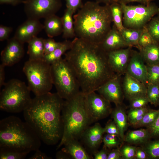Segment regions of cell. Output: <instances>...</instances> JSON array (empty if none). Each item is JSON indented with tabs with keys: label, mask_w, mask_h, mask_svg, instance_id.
Returning a JSON list of instances; mask_svg holds the SVG:
<instances>
[{
	"label": "cell",
	"mask_w": 159,
	"mask_h": 159,
	"mask_svg": "<svg viewBox=\"0 0 159 159\" xmlns=\"http://www.w3.org/2000/svg\"><path fill=\"white\" fill-rule=\"evenodd\" d=\"M135 159H148L147 155L142 146L137 147Z\"/></svg>",
	"instance_id": "cell-48"
},
{
	"label": "cell",
	"mask_w": 159,
	"mask_h": 159,
	"mask_svg": "<svg viewBox=\"0 0 159 159\" xmlns=\"http://www.w3.org/2000/svg\"><path fill=\"white\" fill-rule=\"evenodd\" d=\"M159 114V109L155 110L149 109L144 115L141 120L132 126L138 128L143 127H146L151 125L155 120Z\"/></svg>",
	"instance_id": "cell-32"
},
{
	"label": "cell",
	"mask_w": 159,
	"mask_h": 159,
	"mask_svg": "<svg viewBox=\"0 0 159 159\" xmlns=\"http://www.w3.org/2000/svg\"><path fill=\"white\" fill-rule=\"evenodd\" d=\"M24 9L27 18L39 20L55 14L61 8V0H25Z\"/></svg>",
	"instance_id": "cell-10"
},
{
	"label": "cell",
	"mask_w": 159,
	"mask_h": 159,
	"mask_svg": "<svg viewBox=\"0 0 159 159\" xmlns=\"http://www.w3.org/2000/svg\"><path fill=\"white\" fill-rule=\"evenodd\" d=\"M23 44L14 37L9 39L1 54V64L6 66H11L18 62L24 56Z\"/></svg>",
	"instance_id": "cell-13"
},
{
	"label": "cell",
	"mask_w": 159,
	"mask_h": 159,
	"mask_svg": "<svg viewBox=\"0 0 159 159\" xmlns=\"http://www.w3.org/2000/svg\"><path fill=\"white\" fill-rule=\"evenodd\" d=\"M13 30L12 28L10 26L0 25V41H3L7 39Z\"/></svg>",
	"instance_id": "cell-45"
},
{
	"label": "cell",
	"mask_w": 159,
	"mask_h": 159,
	"mask_svg": "<svg viewBox=\"0 0 159 159\" xmlns=\"http://www.w3.org/2000/svg\"><path fill=\"white\" fill-rule=\"evenodd\" d=\"M62 149L69 154L72 159H91L92 157L86 150L77 140H71L66 142Z\"/></svg>",
	"instance_id": "cell-21"
},
{
	"label": "cell",
	"mask_w": 159,
	"mask_h": 159,
	"mask_svg": "<svg viewBox=\"0 0 159 159\" xmlns=\"http://www.w3.org/2000/svg\"><path fill=\"white\" fill-rule=\"evenodd\" d=\"M23 0H0L1 4H6L15 6L21 3L23 4Z\"/></svg>",
	"instance_id": "cell-53"
},
{
	"label": "cell",
	"mask_w": 159,
	"mask_h": 159,
	"mask_svg": "<svg viewBox=\"0 0 159 159\" xmlns=\"http://www.w3.org/2000/svg\"><path fill=\"white\" fill-rule=\"evenodd\" d=\"M23 70L28 86L35 96L50 92L53 85L51 64L43 60L29 59L25 63Z\"/></svg>",
	"instance_id": "cell-7"
},
{
	"label": "cell",
	"mask_w": 159,
	"mask_h": 159,
	"mask_svg": "<svg viewBox=\"0 0 159 159\" xmlns=\"http://www.w3.org/2000/svg\"><path fill=\"white\" fill-rule=\"evenodd\" d=\"M29 159H51L52 158L47 156L39 149L35 151L34 154L31 157L29 158Z\"/></svg>",
	"instance_id": "cell-49"
},
{
	"label": "cell",
	"mask_w": 159,
	"mask_h": 159,
	"mask_svg": "<svg viewBox=\"0 0 159 159\" xmlns=\"http://www.w3.org/2000/svg\"><path fill=\"white\" fill-rule=\"evenodd\" d=\"M139 52L132 50L126 72L147 87L148 85L146 65Z\"/></svg>",
	"instance_id": "cell-16"
},
{
	"label": "cell",
	"mask_w": 159,
	"mask_h": 159,
	"mask_svg": "<svg viewBox=\"0 0 159 159\" xmlns=\"http://www.w3.org/2000/svg\"><path fill=\"white\" fill-rule=\"evenodd\" d=\"M155 17L159 21V13L157 14V16Z\"/></svg>",
	"instance_id": "cell-55"
},
{
	"label": "cell",
	"mask_w": 159,
	"mask_h": 159,
	"mask_svg": "<svg viewBox=\"0 0 159 159\" xmlns=\"http://www.w3.org/2000/svg\"><path fill=\"white\" fill-rule=\"evenodd\" d=\"M104 128L98 123L89 126L83 133L80 139L86 149L91 153L97 151L101 143L104 134Z\"/></svg>",
	"instance_id": "cell-17"
},
{
	"label": "cell",
	"mask_w": 159,
	"mask_h": 159,
	"mask_svg": "<svg viewBox=\"0 0 159 159\" xmlns=\"http://www.w3.org/2000/svg\"><path fill=\"white\" fill-rule=\"evenodd\" d=\"M130 102L131 108H140L146 107L149 103L147 96L135 98Z\"/></svg>",
	"instance_id": "cell-42"
},
{
	"label": "cell",
	"mask_w": 159,
	"mask_h": 159,
	"mask_svg": "<svg viewBox=\"0 0 159 159\" xmlns=\"http://www.w3.org/2000/svg\"><path fill=\"white\" fill-rule=\"evenodd\" d=\"M139 50L146 65L159 64V43L155 42Z\"/></svg>",
	"instance_id": "cell-25"
},
{
	"label": "cell",
	"mask_w": 159,
	"mask_h": 159,
	"mask_svg": "<svg viewBox=\"0 0 159 159\" xmlns=\"http://www.w3.org/2000/svg\"><path fill=\"white\" fill-rule=\"evenodd\" d=\"M155 42H156L154 40L145 26L139 39L137 48L139 50Z\"/></svg>",
	"instance_id": "cell-39"
},
{
	"label": "cell",
	"mask_w": 159,
	"mask_h": 159,
	"mask_svg": "<svg viewBox=\"0 0 159 159\" xmlns=\"http://www.w3.org/2000/svg\"><path fill=\"white\" fill-rule=\"evenodd\" d=\"M85 98V94L80 91L71 99L64 100L61 113L63 134L57 150L68 140L80 139L92 124Z\"/></svg>",
	"instance_id": "cell-5"
},
{
	"label": "cell",
	"mask_w": 159,
	"mask_h": 159,
	"mask_svg": "<svg viewBox=\"0 0 159 159\" xmlns=\"http://www.w3.org/2000/svg\"><path fill=\"white\" fill-rule=\"evenodd\" d=\"M102 142L104 146L110 150L119 148L123 143L119 136L107 133L103 136Z\"/></svg>",
	"instance_id": "cell-33"
},
{
	"label": "cell",
	"mask_w": 159,
	"mask_h": 159,
	"mask_svg": "<svg viewBox=\"0 0 159 159\" xmlns=\"http://www.w3.org/2000/svg\"><path fill=\"white\" fill-rule=\"evenodd\" d=\"M114 25L120 33L125 27L123 23V12L121 4L118 2L110 5Z\"/></svg>",
	"instance_id": "cell-29"
},
{
	"label": "cell",
	"mask_w": 159,
	"mask_h": 159,
	"mask_svg": "<svg viewBox=\"0 0 159 159\" xmlns=\"http://www.w3.org/2000/svg\"><path fill=\"white\" fill-rule=\"evenodd\" d=\"M119 148L110 150L108 155L107 159H122Z\"/></svg>",
	"instance_id": "cell-47"
},
{
	"label": "cell",
	"mask_w": 159,
	"mask_h": 159,
	"mask_svg": "<svg viewBox=\"0 0 159 159\" xmlns=\"http://www.w3.org/2000/svg\"><path fill=\"white\" fill-rule=\"evenodd\" d=\"M154 0H119V3L127 4L130 2H137L142 4L148 5Z\"/></svg>",
	"instance_id": "cell-50"
},
{
	"label": "cell",
	"mask_w": 159,
	"mask_h": 159,
	"mask_svg": "<svg viewBox=\"0 0 159 159\" xmlns=\"http://www.w3.org/2000/svg\"><path fill=\"white\" fill-rule=\"evenodd\" d=\"M122 87L125 97L129 101L146 96L147 87L127 73L124 74Z\"/></svg>",
	"instance_id": "cell-18"
},
{
	"label": "cell",
	"mask_w": 159,
	"mask_h": 159,
	"mask_svg": "<svg viewBox=\"0 0 159 159\" xmlns=\"http://www.w3.org/2000/svg\"><path fill=\"white\" fill-rule=\"evenodd\" d=\"M51 66L53 84L62 98L69 99L81 91L75 74L64 59L62 58Z\"/></svg>",
	"instance_id": "cell-8"
},
{
	"label": "cell",
	"mask_w": 159,
	"mask_h": 159,
	"mask_svg": "<svg viewBox=\"0 0 159 159\" xmlns=\"http://www.w3.org/2000/svg\"><path fill=\"white\" fill-rule=\"evenodd\" d=\"M149 109L147 106L140 108H131L127 115L129 125L132 127L138 122Z\"/></svg>",
	"instance_id": "cell-31"
},
{
	"label": "cell",
	"mask_w": 159,
	"mask_h": 159,
	"mask_svg": "<svg viewBox=\"0 0 159 159\" xmlns=\"http://www.w3.org/2000/svg\"><path fill=\"white\" fill-rule=\"evenodd\" d=\"M123 144L119 148L122 159H135L137 147L128 144Z\"/></svg>",
	"instance_id": "cell-37"
},
{
	"label": "cell",
	"mask_w": 159,
	"mask_h": 159,
	"mask_svg": "<svg viewBox=\"0 0 159 159\" xmlns=\"http://www.w3.org/2000/svg\"><path fill=\"white\" fill-rule=\"evenodd\" d=\"M28 44L29 60H43L45 55L44 39L36 37L31 40Z\"/></svg>",
	"instance_id": "cell-24"
},
{
	"label": "cell",
	"mask_w": 159,
	"mask_h": 159,
	"mask_svg": "<svg viewBox=\"0 0 159 159\" xmlns=\"http://www.w3.org/2000/svg\"><path fill=\"white\" fill-rule=\"evenodd\" d=\"M43 25L44 29L49 38H53L62 33L63 26L61 18L55 14L45 18Z\"/></svg>",
	"instance_id": "cell-23"
},
{
	"label": "cell",
	"mask_w": 159,
	"mask_h": 159,
	"mask_svg": "<svg viewBox=\"0 0 159 159\" xmlns=\"http://www.w3.org/2000/svg\"><path fill=\"white\" fill-rule=\"evenodd\" d=\"M146 96L149 103L155 107L158 106L159 84H148L147 86Z\"/></svg>",
	"instance_id": "cell-34"
},
{
	"label": "cell",
	"mask_w": 159,
	"mask_h": 159,
	"mask_svg": "<svg viewBox=\"0 0 159 159\" xmlns=\"http://www.w3.org/2000/svg\"><path fill=\"white\" fill-rule=\"evenodd\" d=\"M31 91L24 82L17 79L10 80L0 93V110L13 113L23 112L32 100Z\"/></svg>",
	"instance_id": "cell-6"
},
{
	"label": "cell",
	"mask_w": 159,
	"mask_h": 159,
	"mask_svg": "<svg viewBox=\"0 0 159 159\" xmlns=\"http://www.w3.org/2000/svg\"><path fill=\"white\" fill-rule=\"evenodd\" d=\"M145 27L154 40L159 43V21L153 17Z\"/></svg>",
	"instance_id": "cell-35"
},
{
	"label": "cell",
	"mask_w": 159,
	"mask_h": 159,
	"mask_svg": "<svg viewBox=\"0 0 159 159\" xmlns=\"http://www.w3.org/2000/svg\"><path fill=\"white\" fill-rule=\"evenodd\" d=\"M5 66L1 64L0 65V87L4 86L6 82L5 80Z\"/></svg>",
	"instance_id": "cell-51"
},
{
	"label": "cell",
	"mask_w": 159,
	"mask_h": 159,
	"mask_svg": "<svg viewBox=\"0 0 159 159\" xmlns=\"http://www.w3.org/2000/svg\"><path fill=\"white\" fill-rule=\"evenodd\" d=\"M146 128L151 139L159 138V114L154 121Z\"/></svg>",
	"instance_id": "cell-41"
},
{
	"label": "cell",
	"mask_w": 159,
	"mask_h": 159,
	"mask_svg": "<svg viewBox=\"0 0 159 159\" xmlns=\"http://www.w3.org/2000/svg\"><path fill=\"white\" fill-rule=\"evenodd\" d=\"M151 139L147 129L142 128L129 131L125 135L124 142L132 145L140 146Z\"/></svg>",
	"instance_id": "cell-22"
},
{
	"label": "cell",
	"mask_w": 159,
	"mask_h": 159,
	"mask_svg": "<svg viewBox=\"0 0 159 159\" xmlns=\"http://www.w3.org/2000/svg\"><path fill=\"white\" fill-rule=\"evenodd\" d=\"M73 14L70 9L67 8L61 17L63 26L62 37L66 39L76 37L74 27Z\"/></svg>",
	"instance_id": "cell-26"
},
{
	"label": "cell",
	"mask_w": 159,
	"mask_h": 159,
	"mask_svg": "<svg viewBox=\"0 0 159 159\" xmlns=\"http://www.w3.org/2000/svg\"><path fill=\"white\" fill-rule=\"evenodd\" d=\"M146 66L148 84H159V64Z\"/></svg>",
	"instance_id": "cell-36"
},
{
	"label": "cell",
	"mask_w": 159,
	"mask_h": 159,
	"mask_svg": "<svg viewBox=\"0 0 159 159\" xmlns=\"http://www.w3.org/2000/svg\"><path fill=\"white\" fill-rule=\"evenodd\" d=\"M120 4L123 12V24L126 28H143L159 13V8L152 2L148 5Z\"/></svg>",
	"instance_id": "cell-9"
},
{
	"label": "cell",
	"mask_w": 159,
	"mask_h": 159,
	"mask_svg": "<svg viewBox=\"0 0 159 159\" xmlns=\"http://www.w3.org/2000/svg\"><path fill=\"white\" fill-rule=\"evenodd\" d=\"M110 115L118 127L120 137L124 143L125 133L129 125L127 115L125 109L122 107V105L116 106L112 109Z\"/></svg>",
	"instance_id": "cell-20"
},
{
	"label": "cell",
	"mask_w": 159,
	"mask_h": 159,
	"mask_svg": "<svg viewBox=\"0 0 159 159\" xmlns=\"http://www.w3.org/2000/svg\"><path fill=\"white\" fill-rule=\"evenodd\" d=\"M44 29L39 20L28 19L17 28L13 37L21 43H28Z\"/></svg>",
	"instance_id": "cell-15"
},
{
	"label": "cell",
	"mask_w": 159,
	"mask_h": 159,
	"mask_svg": "<svg viewBox=\"0 0 159 159\" xmlns=\"http://www.w3.org/2000/svg\"><path fill=\"white\" fill-rule=\"evenodd\" d=\"M86 107L92 123L104 119L111 114V102L102 95L94 91L85 95Z\"/></svg>",
	"instance_id": "cell-11"
},
{
	"label": "cell",
	"mask_w": 159,
	"mask_h": 159,
	"mask_svg": "<svg viewBox=\"0 0 159 159\" xmlns=\"http://www.w3.org/2000/svg\"><path fill=\"white\" fill-rule=\"evenodd\" d=\"M141 146L145 152L148 159H159V138L151 139Z\"/></svg>",
	"instance_id": "cell-30"
},
{
	"label": "cell",
	"mask_w": 159,
	"mask_h": 159,
	"mask_svg": "<svg viewBox=\"0 0 159 159\" xmlns=\"http://www.w3.org/2000/svg\"><path fill=\"white\" fill-rule=\"evenodd\" d=\"M64 101L57 92H49L35 96L23 111L25 121L47 145H55L61 139V113Z\"/></svg>",
	"instance_id": "cell-2"
},
{
	"label": "cell",
	"mask_w": 159,
	"mask_h": 159,
	"mask_svg": "<svg viewBox=\"0 0 159 159\" xmlns=\"http://www.w3.org/2000/svg\"><path fill=\"white\" fill-rule=\"evenodd\" d=\"M41 140L25 121L13 115L0 121V149L29 153L39 149Z\"/></svg>",
	"instance_id": "cell-4"
},
{
	"label": "cell",
	"mask_w": 159,
	"mask_h": 159,
	"mask_svg": "<svg viewBox=\"0 0 159 159\" xmlns=\"http://www.w3.org/2000/svg\"><path fill=\"white\" fill-rule=\"evenodd\" d=\"M73 18L76 37L93 43L100 44L111 28L110 5L87 1Z\"/></svg>",
	"instance_id": "cell-3"
},
{
	"label": "cell",
	"mask_w": 159,
	"mask_h": 159,
	"mask_svg": "<svg viewBox=\"0 0 159 159\" xmlns=\"http://www.w3.org/2000/svg\"><path fill=\"white\" fill-rule=\"evenodd\" d=\"M132 47H129L107 52L108 61L113 71L117 75L124 74L129 61Z\"/></svg>",
	"instance_id": "cell-14"
},
{
	"label": "cell",
	"mask_w": 159,
	"mask_h": 159,
	"mask_svg": "<svg viewBox=\"0 0 159 159\" xmlns=\"http://www.w3.org/2000/svg\"><path fill=\"white\" fill-rule=\"evenodd\" d=\"M121 80V75H117L103 84L96 91L115 106L121 105L125 97Z\"/></svg>",
	"instance_id": "cell-12"
},
{
	"label": "cell",
	"mask_w": 159,
	"mask_h": 159,
	"mask_svg": "<svg viewBox=\"0 0 159 159\" xmlns=\"http://www.w3.org/2000/svg\"><path fill=\"white\" fill-rule=\"evenodd\" d=\"M100 44L107 52L129 47L120 32L114 25Z\"/></svg>",
	"instance_id": "cell-19"
},
{
	"label": "cell",
	"mask_w": 159,
	"mask_h": 159,
	"mask_svg": "<svg viewBox=\"0 0 159 159\" xmlns=\"http://www.w3.org/2000/svg\"><path fill=\"white\" fill-rule=\"evenodd\" d=\"M64 59L75 74L81 91L86 95L96 91L117 74L109 64L107 52L99 44L75 37Z\"/></svg>",
	"instance_id": "cell-1"
},
{
	"label": "cell",
	"mask_w": 159,
	"mask_h": 159,
	"mask_svg": "<svg viewBox=\"0 0 159 159\" xmlns=\"http://www.w3.org/2000/svg\"><path fill=\"white\" fill-rule=\"evenodd\" d=\"M119 0H95V1L100 4L102 3L105 5H110L111 4L116 2L119 3Z\"/></svg>",
	"instance_id": "cell-54"
},
{
	"label": "cell",
	"mask_w": 159,
	"mask_h": 159,
	"mask_svg": "<svg viewBox=\"0 0 159 159\" xmlns=\"http://www.w3.org/2000/svg\"><path fill=\"white\" fill-rule=\"evenodd\" d=\"M67 8L74 14L82 6V0H65Z\"/></svg>",
	"instance_id": "cell-44"
},
{
	"label": "cell",
	"mask_w": 159,
	"mask_h": 159,
	"mask_svg": "<svg viewBox=\"0 0 159 159\" xmlns=\"http://www.w3.org/2000/svg\"><path fill=\"white\" fill-rule=\"evenodd\" d=\"M72 41L67 39L62 42L61 44L53 52L44 55L43 60L51 65L62 58V55L69 50Z\"/></svg>",
	"instance_id": "cell-27"
},
{
	"label": "cell",
	"mask_w": 159,
	"mask_h": 159,
	"mask_svg": "<svg viewBox=\"0 0 159 159\" xmlns=\"http://www.w3.org/2000/svg\"><path fill=\"white\" fill-rule=\"evenodd\" d=\"M110 150L103 146L100 151L98 150L93 154L95 159H107L108 155Z\"/></svg>",
	"instance_id": "cell-46"
},
{
	"label": "cell",
	"mask_w": 159,
	"mask_h": 159,
	"mask_svg": "<svg viewBox=\"0 0 159 159\" xmlns=\"http://www.w3.org/2000/svg\"><path fill=\"white\" fill-rule=\"evenodd\" d=\"M158 106H159V101H158Z\"/></svg>",
	"instance_id": "cell-56"
},
{
	"label": "cell",
	"mask_w": 159,
	"mask_h": 159,
	"mask_svg": "<svg viewBox=\"0 0 159 159\" xmlns=\"http://www.w3.org/2000/svg\"><path fill=\"white\" fill-rule=\"evenodd\" d=\"M28 153L0 149V159H23Z\"/></svg>",
	"instance_id": "cell-38"
},
{
	"label": "cell",
	"mask_w": 159,
	"mask_h": 159,
	"mask_svg": "<svg viewBox=\"0 0 159 159\" xmlns=\"http://www.w3.org/2000/svg\"><path fill=\"white\" fill-rule=\"evenodd\" d=\"M61 43L56 42L52 38L44 39V54L53 52L60 46Z\"/></svg>",
	"instance_id": "cell-40"
},
{
	"label": "cell",
	"mask_w": 159,
	"mask_h": 159,
	"mask_svg": "<svg viewBox=\"0 0 159 159\" xmlns=\"http://www.w3.org/2000/svg\"><path fill=\"white\" fill-rule=\"evenodd\" d=\"M104 128L105 133L120 136L118 127L113 120H109Z\"/></svg>",
	"instance_id": "cell-43"
},
{
	"label": "cell",
	"mask_w": 159,
	"mask_h": 159,
	"mask_svg": "<svg viewBox=\"0 0 159 159\" xmlns=\"http://www.w3.org/2000/svg\"><path fill=\"white\" fill-rule=\"evenodd\" d=\"M143 28L136 29L125 28L120 33L128 47H135L137 48L138 41Z\"/></svg>",
	"instance_id": "cell-28"
},
{
	"label": "cell",
	"mask_w": 159,
	"mask_h": 159,
	"mask_svg": "<svg viewBox=\"0 0 159 159\" xmlns=\"http://www.w3.org/2000/svg\"><path fill=\"white\" fill-rule=\"evenodd\" d=\"M55 158L57 159H71V156L62 149L56 153Z\"/></svg>",
	"instance_id": "cell-52"
}]
</instances>
